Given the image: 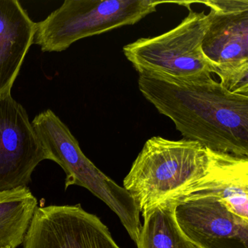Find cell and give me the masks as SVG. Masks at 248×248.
<instances>
[{"instance_id":"1","label":"cell","mask_w":248,"mask_h":248,"mask_svg":"<svg viewBox=\"0 0 248 248\" xmlns=\"http://www.w3.org/2000/svg\"><path fill=\"white\" fill-rule=\"evenodd\" d=\"M139 75L142 95L172 120L184 139L215 152L248 157V95L228 91L211 75Z\"/></svg>"},{"instance_id":"5","label":"cell","mask_w":248,"mask_h":248,"mask_svg":"<svg viewBox=\"0 0 248 248\" xmlns=\"http://www.w3.org/2000/svg\"><path fill=\"white\" fill-rule=\"evenodd\" d=\"M189 9L176 27L154 37L140 38L123 47L126 59L138 73H155L175 78L211 75L202 44L213 14Z\"/></svg>"},{"instance_id":"11","label":"cell","mask_w":248,"mask_h":248,"mask_svg":"<svg viewBox=\"0 0 248 248\" xmlns=\"http://www.w3.org/2000/svg\"><path fill=\"white\" fill-rule=\"evenodd\" d=\"M35 33L36 23L18 0H0V95L11 92Z\"/></svg>"},{"instance_id":"10","label":"cell","mask_w":248,"mask_h":248,"mask_svg":"<svg viewBox=\"0 0 248 248\" xmlns=\"http://www.w3.org/2000/svg\"><path fill=\"white\" fill-rule=\"evenodd\" d=\"M206 175L176 198L190 194L218 197L227 208L248 222V157L208 149Z\"/></svg>"},{"instance_id":"12","label":"cell","mask_w":248,"mask_h":248,"mask_svg":"<svg viewBox=\"0 0 248 248\" xmlns=\"http://www.w3.org/2000/svg\"><path fill=\"white\" fill-rule=\"evenodd\" d=\"M37 200L28 187L0 192V248H17L37 209Z\"/></svg>"},{"instance_id":"7","label":"cell","mask_w":248,"mask_h":248,"mask_svg":"<svg viewBox=\"0 0 248 248\" xmlns=\"http://www.w3.org/2000/svg\"><path fill=\"white\" fill-rule=\"evenodd\" d=\"M47 154L25 108L11 92L0 95V192L27 187Z\"/></svg>"},{"instance_id":"6","label":"cell","mask_w":248,"mask_h":248,"mask_svg":"<svg viewBox=\"0 0 248 248\" xmlns=\"http://www.w3.org/2000/svg\"><path fill=\"white\" fill-rule=\"evenodd\" d=\"M24 248H121L101 219L75 205L37 207Z\"/></svg>"},{"instance_id":"3","label":"cell","mask_w":248,"mask_h":248,"mask_svg":"<svg viewBox=\"0 0 248 248\" xmlns=\"http://www.w3.org/2000/svg\"><path fill=\"white\" fill-rule=\"evenodd\" d=\"M47 154L66 173L65 189L76 185L102 200L120 218L133 242L141 229L140 212L128 192L100 170L82 152L79 142L52 110L35 116L31 122Z\"/></svg>"},{"instance_id":"4","label":"cell","mask_w":248,"mask_h":248,"mask_svg":"<svg viewBox=\"0 0 248 248\" xmlns=\"http://www.w3.org/2000/svg\"><path fill=\"white\" fill-rule=\"evenodd\" d=\"M165 1L66 0L46 19L36 23L34 44L44 53L62 52L75 42L133 25L156 12Z\"/></svg>"},{"instance_id":"14","label":"cell","mask_w":248,"mask_h":248,"mask_svg":"<svg viewBox=\"0 0 248 248\" xmlns=\"http://www.w3.org/2000/svg\"><path fill=\"white\" fill-rule=\"evenodd\" d=\"M210 10L218 12H234L248 10V0H207L200 1Z\"/></svg>"},{"instance_id":"13","label":"cell","mask_w":248,"mask_h":248,"mask_svg":"<svg viewBox=\"0 0 248 248\" xmlns=\"http://www.w3.org/2000/svg\"><path fill=\"white\" fill-rule=\"evenodd\" d=\"M177 202L165 200L143 215L138 248H198L181 232L175 217Z\"/></svg>"},{"instance_id":"8","label":"cell","mask_w":248,"mask_h":248,"mask_svg":"<svg viewBox=\"0 0 248 248\" xmlns=\"http://www.w3.org/2000/svg\"><path fill=\"white\" fill-rule=\"evenodd\" d=\"M175 201L177 223L197 248H248V222L232 213L218 197L190 194Z\"/></svg>"},{"instance_id":"9","label":"cell","mask_w":248,"mask_h":248,"mask_svg":"<svg viewBox=\"0 0 248 248\" xmlns=\"http://www.w3.org/2000/svg\"><path fill=\"white\" fill-rule=\"evenodd\" d=\"M213 14L203 54L228 91L248 95V10Z\"/></svg>"},{"instance_id":"2","label":"cell","mask_w":248,"mask_h":248,"mask_svg":"<svg viewBox=\"0 0 248 248\" xmlns=\"http://www.w3.org/2000/svg\"><path fill=\"white\" fill-rule=\"evenodd\" d=\"M209 162L208 149L197 142L155 136L146 140L123 181V188L143 216L200 181Z\"/></svg>"}]
</instances>
